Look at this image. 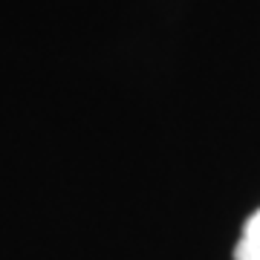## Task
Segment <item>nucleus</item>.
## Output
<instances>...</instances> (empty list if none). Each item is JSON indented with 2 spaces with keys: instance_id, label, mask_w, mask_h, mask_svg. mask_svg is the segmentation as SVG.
<instances>
[{
  "instance_id": "obj_1",
  "label": "nucleus",
  "mask_w": 260,
  "mask_h": 260,
  "mask_svg": "<svg viewBox=\"0 0 260 260\" xmlns=\"http://www.w3.org/2000/svg\"><path fill=\"white\" fill-rule=\"evenodd\" d=\"M234 260H260V208L243 225V237L234 246Z\"/></svg>"
}]
</instances>
